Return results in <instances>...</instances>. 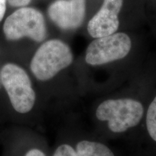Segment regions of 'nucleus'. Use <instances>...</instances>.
<instances>
[{
	"mask_svg": "<svg viewBox=\"0 0 156 156\" xmlns=\"http://www.w3.org/2000/svg\"><path fill=\"white\" fill-rule=\"evenodd\" d=\"M141 101L131 97L108 98L93 110V118L101 129L110 136L129 133L141 124L145 114Z\"/></svg>",
	"mask_w": 156,
	"mask_h": 156,
	"instance_id": "1",
	"label": "nucleus"
},
{
	"mask_svg": "<svg viewBox=\"0 0 156 156\" xmlns=\"http://www.w3.org/2000/svg\"><path fill=\"white\" fill-rule=\"evenodd\" d=\"M73 54L67 44L57 39L48 41L35 53L30 62L33 75L40 81H48L71 65Z\"/></svg>",
	"mask_w": 156,
	"mask_h": 156,
	"instance_id": "2",
	"label": "nucleus"
},
{
	"mask_svg": "<svg viewBox=\"0 0 156 156\" xmlns=\"http://www.w3.org/2000/svg\"><path fill=\"white\" fill-rule=\"evenodd\" d=\"M0 77L14 110L20 114H27L34 109L36 94L28 73L17 64H5Z\"/></svg>",
	"mask_w": 156,
	"mask_h": 156,
	"instance_id": "3",
	"label": "nucleus"
},
{
	"mask_svg": "<svg viewBox=\"0 0 156 156\" xmlns=\"http://www.w3.org/2000/svg\"><path fill=\"white\" fill-rule=\"evenodd\" d=\"M4 34L9 41H17L28 37L36 42L46 38V26L42 13L32 7H22L6 19Z\"/></svg>",
	"mask_w": 156,
	"mask_h": 156,
	"instance_id": "4",
	"label": "nucleus"
},
{
	"mask_svg": "<svg viewBox=\"0 0 156 156\" xmlns=\"http://www.w3.org/2000/svg\"><path fill=\"white\" fill-rule=\"evenodd\" d=\"M131 47V40L124 33L101 37L93 41L87 48L85 62L93 67L104 65L124 58Z\"/></svg>",
	"mask_w": 156,
	"mask_h": 156,
	"instance_id": "5",
	"label": "nucleus"
},
{
	"mask_svg": "<svg viewBox=\"0 0 156 156\" xmlns=\"http://www.w3.org/2000/svg\"><path fill=\"white\" fill-rule=\"evenodd\" d=\"M85 0H56L49 6L48 14L52 22L64 30L79 28L85 15Z\"/></svg>",
	"mask_w": 156,
	"mask_h": 156,
	"instance_id": "6",
	"label": "nucleus"
},
{
	"mask_svg": "<svg viewBox=\"0 0 156 156\" xmlns=\"http://www.w3.org/2000/svg\"><path fill=\"white\" fill-rule=\"evenodd\" d=\"M123 0H104L99 11L91 18L87 30L91 36L98 38L116 32L119 28V13Z\"/></svg>",
	"mask_w": 156,
	"mask_h": 156,
	"instance_id": "7",
	"label": "nucleus"
},
{
	"mask_svg": "<svg viewBox=\"0 0 156 156\" xmlns=\"http://www.w3.org/2000/svg\"><path fill=\"white\" fill-rule=\"evenodd\" d=\"M74 145L78 156H116L112 148L100 140L81 138Z\"/></svg>",
	"mask_w": 156,
	"mask_h": 156,
	"instance_id": "8",
	"label": "nucleus"
},
{
	"mask_svg": "<svg viewBox=\"0 0 156 156\" xmlns=\"http://www.w3.org/2000/svg\"><path fill=\"white\" fill-rule=\"evenodd\" d=\"M144 119L148 135L156 142V95L146 109Z\"/></svg>",
	"mask_w": 156,
	"mask_h": 156,
	"instance_id": "9",
	"label": "nucleus"
},
{
	"mask_svg": "<svg viewBox=\"0 0 156 156\" xmlns=\"http://www.w3.org/2000/svg\"><path fill=\"white\" fill-rule=\"evenodd\" d=\"M52 156H78V154L74 144L64 142L56 148Z\"/></svg>",
	"mask_w": 156,
	"mask_h": 156,
	"instance_id": "10",
	"label": "nucleus"
},
{
	"mask_svg": "<svg viewBox=\"0 0 156 156\" xmlns=\"http://www.w3.org/2000/svg\"><path fill=\"white\" fill-rule=\"evenodd\" d=\"M23 156H47V155L41 148L32 147L25 152Z\"/></svg>",
	"mask_w": 156,
	"mask_h": 156,
	"instance_id": "11",
	"label": "nucleus"
},
{
	"mask_svg": "<svg viewBox=\"0 0 156 156\" xmlns=\"http://www.w3.org/2000/svg\"><path fill=\"white\" fill-rule=\"evenodd\" d=\"M12 7H25L30 4L31 0H7Z\"/></svg>",
	"mask_w": 156,
	"mask_h": 156,
	"instance_id": "12",
	"label": "nucleus"
},
{
	"mask_svg": "<svg viewBox=\"0 0 156 156\" xmlns=\"http://www.w3.org/2000/svg\"><path fill=\"white\" fill-rule=\"evenodd\" d=\"M6 7V0H0V22L5 16Z\"/></svg>",
	"mask_w": 156,
	"mask_h": 156,
	"instance_id": "13",
	"label": "nucleus"
}]
</instances>
